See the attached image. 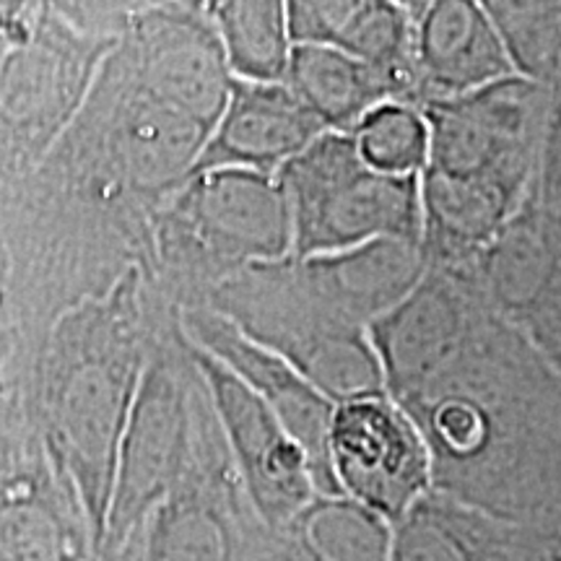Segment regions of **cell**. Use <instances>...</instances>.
I'll list each match as a JSON object with an SVG mask.
<instances>
[{
    "instance_id": "obj_12",
    "label": "cell",
    "mask_w": 561,
    "mask_h": 561,
    "mask_svg": "<svg viewBox=\"0 0 561 561\" xmlns=\"http://www.w3.org/2000/svg\"><path fill=\"white\" fill-rule=\"evenodd\" d=\"M0 561H102L87 510L45 445L0 453Z\"/></svg>"
},
{
    "instance_id": "obj_16",
    "label": "cell",
    "mask_w": 561,
    "mask_h": 561,
    "mask_svg": "<svg viewBox=\"0 0 561 561\" xmlns=\"http://www.w3.org/2000/svg\"><path fill=\"white\" fill-rule=\"evenodd\" d=\"M291 45L333 47L388 79L392 100L416 107L413 16L398 0H291L286 3Z\"/></svg>"
},
{
    "instance_id": "obj_18",
    "label": "cell",
    "mask_w": 561,
    "mask_h": 561,
    "mask_svg": "<svg viewBox=\"0 0 561 561\" xmlns=\"http://www.w3.org/2000/svg\"><path fill=\"white\" fill-rule=\"evenodd\" d=\"M525 528L430 491L392 528L390 561H517Z\"/></svg>"
},
{
    "instance_id": "obj_23",
    "label": "cell",
    "mask_w": 561,
    "mask_h": 561,
    "mask_svg": "<svg viewBox=\"0 0 561 561\" xmlns=\"http://www.w3.org/2000/svg\"><path fill=\"white\" fill-rule=\"evenodd\" d=\"M362 159L385 174H421L430 153L424 115L411 104L385 102L351 133Z\"/></svg>"
},
{
    "instance_id": "obj_11",
    "label": "cell",
    "mask_w": 561,
    "mask_h": 561,
    "mask_svg": "<svg viewBox=\"0 0 561 561\" xmlns=\"http://www.w3.org/2000/svg\"><path fill=\"white\" fill-rule=\"evenodd\" d=\"M178 320L193 346L206 351L229 371H234L276 413L284 430L307 455L318 494L341 496L331 473V460H328V437H331L335 403L314 390L297 369L271 354L268 348L244 339L229 320L208 307H185V310H178Z\"/></svg>"
},
{
    "instance_id": "obj_2",
    "label": "cell",
    "mask_w": 561,
    "mask_h": 561,
    "mask_svg": "<svg viewBox=\"0 0 561 561\" xmlns=\"http://www.w3.org/2000/svg\"><path fill=\"white\" fill-rule=\"evenodd\" d=\"M157 339L146 273L133 265L62 314L47 341L42 445L73 483L100 551L121 442Z\"/></svg>"
},
{
    "instance_id": "obj_24",
    "label": "cell",
    "mask_w": 561,
    "mask_h": 561,
    "mask_svg": "<svg viewBox=\"0 0 561 561\" xmlns=\"http://www.w3.org/2000/svg\"><path fill=\"white\" fill-rule=\"evenodd\" d=\"M528 206L561 240V89L553 94L549 125Z\"/></svg>"
},
{
    "instance_id": "obj_21",
    "label": "cell",
    "mask_w": 561,
    "mask_h": 561,
    "mask_svg": "<svg viewBox=\"0 0 561 561\" xmlns=\"http://www.w3.org/2000/svg\"><path fill=\"white\" fill-rule=\"evenodd\" d=\"M229 73L237 81L286 83L291 58L286 3L280 0H227L208 3Z\"/></svg>"
},
{
    "instance_id": "obj_10",
    "label": "cell",
    "mask_w": 561,
    "mask_h": 561,
    "mask_svg": "<svg viewBox=\"0 0 561 561\" xmlns=\"http://www.w3.org/2000/svg\"><path fill=\"white\" fill-rule=\"evenodd\" d=\"M187 348L206 382L224 445L244 494L257 517L268 528H278L318 496L307 455L284 430L276 413L234 371L191 341Z\"/></svg>"
},
{
    "instance_id": "obj_17",
    "label": "cell",
    "mask_w": 561,
    "mask_h": 561,
    "mask_svg": "<svg viewBox=\"0 0 561 561\" xmlns=\"http://www.w3.org/2000/svg\"><path fill=\"white\" fill-rule=\"evenodd\" d=\"M301 265L346 318L369 328L409 297L430 261L421 242L375 240L333 255L305 257Z\"/></svg>"
},
{
    "instance_id": "obj_8",
    "label": "cell",
    "mask_w": 561,
    "mask_h": 561,
    "mask_svg": "<svg viewBox=\"0 0 561 561\" xmlns=\"http://www.w3.org/2000/svg\"><path fill=\"white\" fill-rule=\"evenodd\" d=\"M140 551L144 561H268L271 528L244 494L216 419L146 523Z\"/></svg>"
},
{
    "instance_id": "obj_6",
    "label": "cell",
    "mask_w": 561,
    "mask_h": 561,
    "mask_svg": "<svg viewBox=\"0 0 561 561\" xmlns=\"http://www.w3.org/2000/svg\"><path fill=\"white\" fill-rule=\"evenodd\" d=\"M421 174H385L348 133H320L276 174L291 219V257L375 240L421 242Z\"/></svg>"
},
{
    "instance_id": "obj_20",
    "label": "cell",
    "mask_w": 561,
    "mask_h": 561,
    "mask_svg": "<svg viewBox=\"0 0 561 561\" xmlns=\"http://www.w3.org/2000/svg\"><path fill=\"white\" fill-rule=\"evenodd\" d=\"M286 87L331 133H354L371 110L392 100L380 70L320 45H294Z\"/></svg>"
},
{
    "instance_id": "obj_13",
    "label": "cell",
    "mask_w": 561,
    "mask_h": 561,
    "mask_svg": "<svg viewBox=\"0 0 561 561\" xmlns=\"http://www.w3.org/2000/svg\"><path fill=\"white\" fill-rule=\"evenodd\" d=\"M471 271L494 312L561 375V240L528 203Z\"/></svg>"
},
{
    "instance_id": "obj_1",
    "label": "cell",
    "mask_w": 561,
    "mask_h": 561,
    "mask_svg": "<svg viewBox=\"0 0 561 561\" xmlns=\"http://www.w3.org/2000/svg\"><path fill=\"white\" fill-rule=\"evenodd\" d=\"M390 401L426 442L434 491L515 525H561V375L483 291Z\"/></svg>"
},
{
    "instance_id": "obj_3",
    "label": "cell",
    "mask_w": 561,
    "mask_h": 561,
    "mask_svg": "<svg viewBox=\"0 0 561 561\" xmlns=\"http://www.w3.org/2000/svg\"><path fill=\"white\" fill-rule=\"evenodd\" d=\"M149 255L180 310L203 305L237 273L286 261L291 219L278 180L250 170L195 174L153 214Z\"/></svg>"
},
{
    "instance_id": "obj_5",
    "label": "cell",
    "mask_w": 561,
    "mask_h": 561,
    "mask_svg": "<svg viewBox=\"0 0 561 561\" xmlns=\"http://www.w3.org/2000/svg\"><path fill=\"white\" fill-rule=\"evenodd\" d=\"M206 382L195 367L180 320L153 343L117 455L107 528L100 557L115 559L144 536L153 510L191 466L214 421Z\"/></svg>"
},
{
    "instance_id": "obj_19",
    "label": "cell",
    "mask_w": 561,
    "mask_h": 561,
    "mask_svg": "<svg viewBox=\"0 0 561 561\" xmlns=\"http://www.w3.org/2000/svg\"><path fill=\"white\" fill-rule=\"evenodd\" d=\"M392 528L346 496H322L271 528L268 561H390Z\"/></svg>"
},
{
    "instance_id": "obj_9",
    "label": "cell",
    "mask_w": 561,
    "mask_h": 561,
    "mask_svg": "<svg viewBox=\"0 0 561 561\" xmlns=\"http://www.w3.org/2000/svg\"><path fill=\"white\" fill-rule=\"evenodd\" d=\"M328 460L339 494L375 512L390 528L434 491L426 442L388 396L335 405Z\"/></svg>"
},
{
    "instance_id": "obj_15",
    "label": "cell",
    "mask_w": 561,
    "mask_h": 561,
    "mask_svg": "<svg viewBox=\"0 0 561 561\" xmlns=\"http://www.w3.org/2000/svg\"><path fill=\"white\" fill-rule=\"evenodd\" d=\"M419 102L455 100L515 76L486 9L476 0L409 3Z\"/></svg>"
},
{
    "instance_id": "obj_26",
    "label": "cell",
    "mask_w": 561,
    "mask_h": 561,
    "mask_svg": "<svg viewBox=\"0 0 561 561\" xmlns=\"http://www.w3.org/2000/svg\"><path fill=\"white\" fill-rule=\"evenodd\" d=\"M140 541H144V536H140L136 543H130L128 549H125L123 553H117L115 559H107V561H144V551H140Z\"/></svg>"
},
{
    "instance_id": "obj_25",
    "label": "cell",
    "mask_w": 561,
    "mask_h": 561,
    "mask_svg": "<svg viewBox=\"0 0 561 561\" xmlns=\"http://www.w3.org/2000/svg\"><path fill=\"white\" fill-rule=\"evenodd\" d=\"M517 561H561V525H528Z\"/></svg>"
},
{
    "instance_id": "obj_22",
    "label": "cell",
    "mask_w": 561,
    "mask_h": 561,
    "mask_svg": "<svg viewBox=\"0 0 561 561\" xmlns=\"http://www.w3.org/2000/svg\"><path fill=\"white\" fill-rule=\"evenodd\" d=\"M512 70L538 87L561 89V3L546 0H486Z\"/></svg>"
},
{
    "instance_id": "obj_14",
    "label": "cell",
    "mask_w": 561,
    "mask_h": 561,
    "mask_svg": "<svg viewBox=\"0 0 561 561\" xmlns=\"http://www.w3.org/2000/svg\"><path fill=\"white\" fill-rule=\"evenodd\" d=\"M320 133L325 128L286 83L234 79L191 178L210 170H250L276 178Z\"/></svg>"
},
{
    "instance_id": "obj_7",
    "label": "cell",
    "mask_w": 561,
    "mask_h": 561,
    "mask_svg": "<svg viewBox=\"0 0 561 561\" xmlns=\"http://www.w3.org/2000/svg\"><path fill=\"white\" fill-rule=\"evenodd\" d=\"M553 104V91L520 76L455 100L424 104L426 174L494 187L528 203Z\"/></svg>"
},
{
    "instance_id": "obj_4",
    "label": "cell",
    "mask_w": 561,
    "mask_h": 561,
    "mask_svg": "<svg viewBox=\"0 0 561 561\" xmlns=\"http://www.w3.org/2000/svg\"><path fill=\"white\" fill-rule=\"evenodd\" d=\"M203 307L284 359L335 405L385 396L369 328L346 318L297 257L237 273Z\"/></svg>"
}]
</instances>
